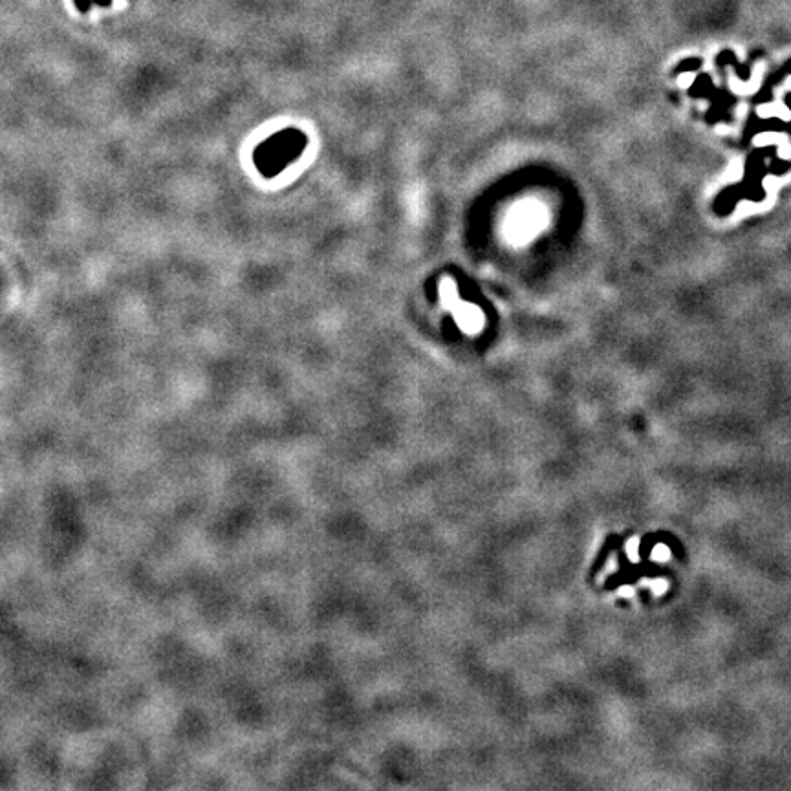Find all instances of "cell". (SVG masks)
Returning a JSON list of instances; mask_svg holds the SVG:
<instances>
[{
	"label": "cell",
	"mask_w": 791,
	"mask_h": 791,
	"mask_svg": "<svg viewBox=\"0 0 791 791\" xmlns=\"http://www.w3.org/2000/svg\"><path fill=\"white\" fill-rule=\"evenodd\" d=\"M74 4L81 13H89L92 8V0H74Z\"/></svg>",
	"instance_id": "cell-1"
},
{
	"label": "cell",
	"mask_w": 791,
	"mask_h": 791,
	"mask_svg": "<svg viewBox=\"0 0 791 791\" xmlns=\"http://www.w3.org/2000/svg\"><path fill=\"white\" fill-rule=\"evenodd\" d=\"M92 2H94V4H97V6H105V8H106V6L112 4V0H92Z\"/></svg>",
	"instance_id": "cell-2"
}]
</instances>
